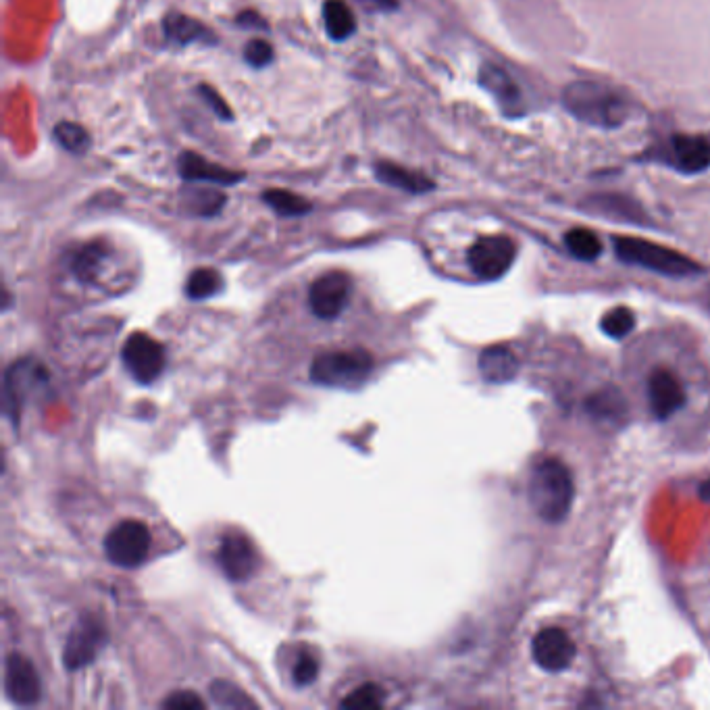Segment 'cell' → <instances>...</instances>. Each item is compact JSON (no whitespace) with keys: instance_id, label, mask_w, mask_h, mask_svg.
<instances>
[{"instance_id":"cell-16","label":"cell","mask_w":710,"mask_h":710,"mask_svg":"<svg viewBox=\"0 0 710 710\" xmlns=\"http://www.w3.org/2000/svg\"><path fill=\"white\" fill-rule=\"evenodd\" d=\"M479 84H481V88L488 90L494 96L500 109L509 117L523 113V94H521L517 82L502 67L494 65V63L481 65Z\"/></svg>"},{"instance_id":"cell-13","label":"cell","mask_w":710,"mask_h":710,"mask_svg":"<svg viewBox=\"0 0 710 710\" xmlns=\"http://www.w3.org/2000/svg\"><path fill=\"white\" fill-rule=\"evenodd\" d=\"M575 652V642L561 627H546L538 631L534 642H531L534 661L548 673H561L571 667Z\"/></svg>"},{"instance_id":"cell-38","label":"cell","mask_w":710,"mask_h":710,"mask_svg":"<svg viewBox=\"0 0 710 710\" xmlns=\"http://www.w3.org/2000/svg\"><path fill=\"white\" fill-rule=\"evenodd\" d=\"M365 5H371L377 11H394L398 7L396 0H363Z\"/></svg>"},{"instance_id":"cell-3","label":"cell","mask_w":710,"mask_h":710,"mask_svg":"<svg viewBox=\"0 0 710 710\" xmlns=\"http://www.w3.org/2000/svg\"><path fill=\"white\" fill-rule=\"evenodd\" d=\"M375 361L367 350H329L319 354L311 365V379L325 388L357 390L371 377Z\"/></svg>"},{"instance_id":"cell-1","label":"cell","mask_w":710,"mask_h":710,"mask_svg":"<svg viewBox=\"0 0 710 710\" xmlns=\"http://www.w3.org/2000/svg\"><path fill=\"white\" fill-rule=\"evenodd\" d=\"M527 498L546 523H561L573 506L575 484L571 469L559 459H540L529 473Z\"/></svg>"},{"instance_id":"cell-6","label":"cell","mask_w":710,"mask_h":710,"mask_svg":"<svg viewBox=\"0 0 710 710\" xmlns=\"http://www.w3.org/2000/svg\"><path fill=\"white\" fill-rule=\"evenodd\" d=\"M648 157L673 171L696 175L710 169V136L675 134Z\"/></svg>"},{"instance_id":"cell-25","label":"cell","mask_w":710,"mask_h":710,"mask_svg":"<svg viewBox=\"0 0 710 710\" xmlns=\"http://www.w3.org/2000/svg\"><path fill=\"white\" fill-rule=\"evenodd\" d=\"M263 200L269 209H273L277 215H282V217H302V215L313 211V205L307 198H302V196L288 192V190L271 188V190L263 192Z\"/></svg>"},{"instance_id":"cell-17","label":"cell","mask_w":710,"mask_h":710,"mask_svg":"<svg viewBox=\"0 0 710 710\" xmlns=\"http://www.w3.org/2000/svg\"><path fill=\"white\" fill-rule=\"evenodd\" d=\"M180 175L190 184H213V186H236L246 177L242 171L211 163L207 159L194 155L190 150L182 152Z\"/></svg>"},{"instance_id":"cell-4","label":"cell","mask_w":710,"mask_h":710,"mask_svg":"<svg viewBox=\"0 0 710 710\" xmlns=\"http://www.w3.org/2000/svg\"><path fill=\"white\" fill-rule=\"evenodd\" d=\"M615 252L627 265H638L667 277H690L704 271L694 259L681 255V252L642 238H615Z\"/></svg>"},{"instance_id":"cell-10","label":"cell","mask_w":710,"mask_h":710,"mask_svg":"<svg viewBox=\"0 0 710 710\" xmlns=\"http://www.w3.org/2000/svg\"><path fill=\"white\" fill-rule=\"evenodd\" d=\"M121 359L125 369L140 384H150L163 373L165 369V350L163 346L150 338L148 334H132L123 344Z\"/></svg>"},{"instance_id":"cell-7","label":"cell","mask_w":710,"mask_h":710,"mask_svg":"<svg viewBox=\"0 0 710 710\" xmlns=\"http://www.w3.org/2000/svg\"><path fill=\"white\" fill-rule=\"evenodd\" d=\"M517 259V244L509 236H481L467 252L469 269L479 280H500Z\"/></svg>"},{"instance_id":"cell-34","label":"cell","mask_w":710,"mask_h":710,"mask_svg":"<svg viewBox=\"0 0 710 710\" xmlns=\"http://www.w3.org/2000/svg\"><path fill=\"white\" fill-rule=\"evenodd\" d=\"M244 59L250 67H255V69L267 67L273 61V46L261 38L250 40L244 48Z\"/></svg>"},{"instance_id":"cell-5","label":"cell","mask_w":710,"mask_h":710,"mask_svg":"<svg viewBox=\"0 0 710 710\" xmlns=\"http://www.w3.org/2000/svg\"><path fill=\"white\" fill-rule=\"evenodd\" d=\"M46 382L48 373L38 361L21 359L7 369L3 384V409L15 427L21 421L25 404L46 386Z\"/></svg>"},{"instance_id":"cell-22","label":"cell","mask_w":710,"mask_h":710,"mask_svg":"<svg viewBox=\"0 0 710 710\" xmlns=\"http://www.w3.org/2000/svg\"><path fill=\"white\" fill-rule=\"evenodd\" d=\"M163 28H165V38L177 46H188L200 40L213 42V34L205 28V25L182 13H169L163 21Z\"/></svg>"},{"instance_id":"cell-9","label":"cell","mask_w":710,"mask_h":710,"mask_svg":"<svg viewBox=\"0 0 710 710\" xmlns=\"http://www.w3.org/2000/svg\"><path fill=\"white\" fill-rule=\"evenodd\" d=\"M107 642V629L98 617L82 615L69 631L65 650H63V663L69 671H80L96 661L98 652L103 650Z\"/></svg>"},{"instance_id":"cell-32","label":"cell","mask_w":710,"mask_h":710,"mask_svg":"<svg viewBox=\"0 0 710 710\" xmlns=\"http://www.w3.org/2000/svg\"><path fill=\"white\" fill-rule=\"evenodd\" d=\"M292 675H294L296 686H302V688L311 686V683L317 679V675H319V661H317V656H315L309 648H302V650L298 652L294 669H292Z\"/></svg>"},{"instance_id":"cell-26","label":"cell","mask_w":710,"mask_h":710,"mask_svg":"<svg viewBox=\"0 0 710 710\" xmlns=\"http://www.w3.org/2000/svg\"><path fill=\"white\" fill-rule=\"evenodd\" d=\"M565 246L571 255L579 261H596L602 255V242L600 238L586 227H575L565 234Z\"/></svg>"},{"instance_id":"cell-2","label":"cell","mask_w":710,"mask_h":710,"mask_svg":"<svg viewBox=\"0 0 710 710\" xmlns=\"http://www.w3.org/2000/svg\"><path fill=\"white\" fill-rule=\"evenodd\" d=\"M565 109L600 130H615L629 117V103L615 88L598 82H573L563 92Z\"/></svg>"},{"instance_id":"cell-37","label":"cell","mask_w":710,"mask_h":710,"mask_svg":"<svg viewBox=\"0 0 710 710\" xmlns=\"http://www.w3.org/2000/svg\"><path fill=\"white\" fill-rule=\"evenodd\" d=\"M236 23L240 25V28H246V30H269V25L267 21L255 13V11H244L236 17Z\"/></svg>"},{"instance_id":"cell-11","label":"cell","mask_w":710,"mask_h":710,"mask_svg":"<svg viewBox=\"0 0 710 710\" xmlns=\"http://www.w3.org/2000/svg\"><path fill=\"white\" fill-rule=\"evenodd\" d=\"M217 559L225 577L232 581H246L261 567V559L255 544H252L250 538L244 536L242 531L236 529L225 531L223 534Z\"/></svg>"},{"instance_id":"cell-21","label":"cell","mask_w":710,"mask_h":710,"mask_svg":"<svg viewBox=\"0 0 710 710\" xmlns=\"http://www.w3.org/2000/svg\"><path fill=\"white\" fill-rule=\"evenodd\" d=\"M109 255L111 250L105 242L84 244L71 257V273L78 277L82 284H94L100 277V271H103Z\"/></svg>"},{"instance_id":"cell-15","label":"cell","mask_w":710,"mask_h":710,"mask_svg":"<svg viewBox=\"0 0 710 710\" xmlns=\"http://www.w3.org/2000/svg\"><path fill=\"white\" fill-rule=\"evenodd\" d=\"M5 692L19 706H34L42 696V683L28 656L13 652L5 661Z\"/></svg>"},{"instance_id":"cell-24","label":"cell","mask_w":710,"mask_h":710,"mask_svg":"<svg viewBox=\"0 0 710 710\" xmlns=\"http://www.w3.org/2000/svg\"><path fill=\"white\" fill-rule=\"evenodd\" d=\"M586 407L592 417L602 419V421H617V419L625 417V413H627V402L621 396V392L615 388H604V390L594 392L588 398Z\"/></svg>"},{"instance_id":"cell-19","label":"cell","mask_w":710,"mask_h":710,"mask_svg":"<svg viewBox=\"0 0 710 710\" xmlns=\"http://www.w3.org/2000/svg\"><path fill=\"white\" fill-rule=\"evenodd\" d=\"M477 367L488 384H509L519 373V359L509 346H490L479 354Z\"/></svg>"},{"instance_id":"cell-28","label":"cell","mask_w":710,"mask_h":710,"mask_svg":"<svg viewBox=\"0 0 710 710\" xmlns=\"http://www.w3.org/2000/svg\"><path fill=\"white\" fill-rule=\"evenodd\" d=\"M53 136L59 142V146L63 150L71 152V155H86L92 146L90 134L82 128L80 123H73V121L57 123L55 130H53Z\"/></svg>"},{"instance_id":"cell-23","label":"cell","mask_w":710,"mask_h":710,"mask_svg":"<svg viewBox=\"0 0 710 710\" xmlns=\"http://www.w3.org/2000/svg\"><path fill=\"white\" fill-rule=\"evenodd\" d=\"M323 25L327 36L336 42H344L357 32V19L344 0H325Z\"/></svg>"},{"instance_id":"cell-35","label":"cell","mask_w":710,"mask_h":710,"mask_svg":"<svg viewBox=\"0 0 710 710\" xmlns=\"http://www.w3.org/2000/svg\"><path fill=\"white\" fill-rule=\"evenodd\" d=\"M163 708L171 710H202L205 708V700H202L196 692H175L167 700H163Z\"/></svg>"},{"instance_id":"cell-18","label":"cell","mask_w":710,"mask_h":710,"mask_svg":"<svg viewBox=\"0 0 710 710\" xmlns=\"http://www.w3.org/2000/svg\"><path fill=\"white\" fill-rule=\"evenodd\" d=\"M583 209L588 213L615 219V221H625V223H636L644 225L648 223V215L644 213L642 205L638 200H633L625 194H594L590 198L583 200Z\"/></svg>"},{"instance_id":"cell-31","label":"cell","mask_w":710,"mask_h":710,"mask_svg":"<svg viewBox=\"0 0 710 710\" xmlns=\"http://www.w3.org/2000/svg\"><path fill=\"white\" fill-rule=\"evenodd\" d=\"M211 696L219 706L225 708H252L257 706L242 690H238L230 681H215L211 686Z\"/></svg>"},{"instance_id":"cell-33","label":"cell","mask_w":710,"mask_h":710,"mask_svg":"<svg viewBox=\"0 0 710 710\" xmlns=\"http://www.w3.org/2000/svg\"><path fill=\"white\" fill-rule=\"evenodd\" d=\"M188 202L196 215L211 217L221 211V207L225 205V196L217 190H196L194 196L188 198Z\"/></svg>"},{"instance_id":"cell-20","label":"cell","mask_w":710,"mask_h":710,"mask_svg":"<svg viewBox=\"0 0 710 710\" xmlns=\"http://www.w3.org/2000/svg\"><path fill=\"white\" fill-rule=\"evenodd\" d=\"M375 177L382 184H388L392 188H400L404 192L411 194H425L436 188V184L429 180L427 175L419 173V171H411L402 165L396 163H388V161H379L375 163Z\"/></svg>"},{"instance_id":"cell-30","label":"cell","mask_w":710,"mask_h":710,"mask_svg":"<svg viewBox=\"0 0 710 710\" xmlns=\"http://www.w3.org/2000/svg\"><path fill=\"white\" fill-rule=\"evenodd\" d=\"M600 327L606 336L621 340L633 332V327H636V315L627 307H617L602 317Z\"/></svg>"},{"instance_id":"cell-39","label":"cell","mask_w":710,"mask_h":710,"mask_svg":"<svg viewBox=\"0 0 710 710\" xmlns=\"http://www.w3.org/2000/svg\"><path fill=\"white\" fill-rule=\"evenodd\" d=\"M698 494H700V498H702L704 502H710V479L704 481V484H702L700 490H698Z\"/></svg>"},{"instance_id":"cell-8","label":"cell","mask_w":710,"mask_h":710,"mask_svg":"<svg viewBox=\"0 0 710 710\" xmlns=\"http://www.w3.org/2000/svg\"><path fill=\"white\" fill-rule=\"evenodd\" d=\"M109 561L123 569L140 567L150 552V531L142 521H121L105 538Z\"/></svg>"},{"instance_id":"cell-27","label":"cell","mask_w":710,"mask_h":710,"mask_svg":"<svg viewBox=\"0 0 710 710\" xmlns=\"http://www.w3.org/2000/svg\"><path fill=\"white\" fill-rule=\"evenodd\" d=\"M223 288V277L219 271L211 267H200L190 273L186 282V294L192 300H207L221 292Z\"/></svg>"},{"instance_id":"cell-36","label":"cell","mask_w":710,"mask_h":710,"mask_svg":"<svg viewBox=\"0 0 710 710\" xmlns=\"http://www.w3.org/2000/svg\"><path fill=\"white\" fill-rule=\"evenodd\" d=\"M198 92L202 94V98H205L207 100V103L211 105V109L221 117V119H225V121H230L232 117H234V113H232V109L230 107H227L225 105V100L211 88V86H207V84H200L198 86Z\"/></svg>"},{"instance_id":"cell-14","label":"cell","mask_w":710,"mask_h":710,"mask_svg":"<svg viewBox=\"0 0 710 710\" xmlns=\"http://www.w3.org/2000/svg\"><path fill=\"white\" fill-rule=\"evenodd\" d=\"M688 394L686 388H683L681 379L665 369L658 367L650 373L648 377V402H650V411L656 419H669L671 415H675L677 411L683 409V404H686Z\"/></svg>"},{"instance_id":"cell-12","label":"cell","mask_w":710,"mask_h":710,"mask_svg":"<svg viewBox=\"0 0 710 710\" xmlns=\"http://www.w3.org/2000/svg\"><path fill=\"white\" fill-rule=\"evenodd\" d=\"M352 292V282L344 271H329L311 284L309 307L315 317L332 321L342 315Z\"/></svg>"},{"instance_id":"cell-29","label":"cell","mask_w":710,"mask_h":710,"mask_svg":"<svg viewBox=\"0 0 710 710\" xmlns=\"http://www.w3.org/2000/svg\"><path fill=\"white\" fill-rule=\"evenodd\" d=\"M342 708H352V710H371V708H382L384 706V692L377 683H363V686L354 688L342 702Z\"/></svg>"}]
</instances>
